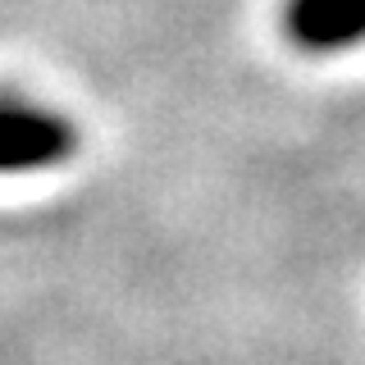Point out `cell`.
Instances as JSON below:
<instances>
[{
  "label": "cell",
  "instance_id": "6da1fadb",
  "mask_svg": "<svg viewBox=\"0 0 365 365\" xmlns=\"http://www.w3.org/2000/svg\"><path fill=\"white\" fill-rule=\"evenodd\" d=\"M78 133L46 106L0 96V174H32L73 155Z\"/></svg>",
  "mask_w": 365,
  "mask_h": 365
},
{
  "label": "cell",
  "instance_id": "7a4b0ae2",
  "mask_svg": "<svg viewBox=\"0 0 365 365\" xmlns=\"http://www.w3.org/2000/svg\"><path fill=\"white\" fill-rule=\"evenodd\" d=\"M288 37L302 51H351L365 41V0H288Z\"/></svg>",
  "mask_w": 365,
  "mask_h": 365
}]
</instances>
